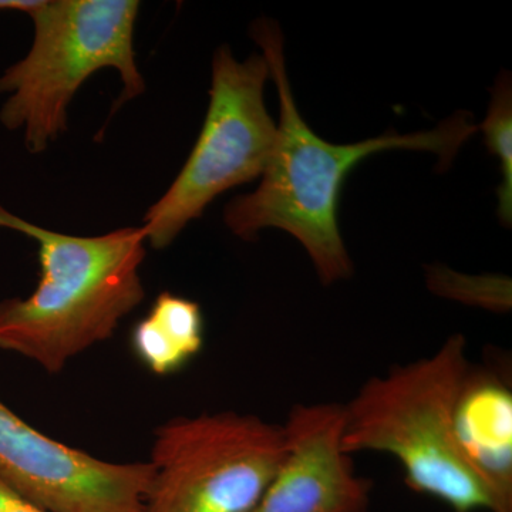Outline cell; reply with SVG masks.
<instances>
[{"label":"cell","mask_w":512,"mask_h":512,"mask_svg":"<svg viewBox=\"0 0 512 512\" xmlns=\"http://www.w3.org/2000/svg\"><path fill=\"white\" fill-rule=\"evenodd\" d=\"M204 346V316L191 299L163 292L131 333V349L157 376L180 372Z\"/></svg>","instance_id":"obj_10"},{"label":"cell","mask_w":512,"mask_h":512,"mask_svg":"<svg viewBox=\"0 0 512 512\" xmlns=\"http://www.w3.org/2000/svg\"><path fill=\"white\" fill-rule=\"evenodd\" d=\"M269 77L264 56L238 62L227 46L217 50L200 137L173 185L141 225L153 248H167L222 192L265 173L278 134L264 100Z\"/></svg>","instance_id":"obj_6"},{"label":"cell","mask_w":512,"mask_h":512,"mask_svg":"<svg viewBox=\"0 0 512 512\" xmlns=\"http://www.w3.org/2000/svg\"><path fill=\"white\" fill-rule=\"evenodd\" d=\"M470 369L466 338L453 335L433 355L367 380L343 404V451L389 454L413 491L453 512H498L454 433L458 397Z\"/></svg>","instance_id":"obj_3"},{"label":"cell","mask_w":512,"mask_h":512,"mask_svg":"<svg viewBox=\"0 0 512 512\" xmlns=\"http://www.w3.org/2000/svg\"><path fill=\"white\" fill-rule=\"evenodd\" d=\"M136 0H50L30 15L35 37L25 59L0 76V110L8 130H23L30 153L45 151L66 130L67 107L83 83L101 69L119 72V104L143 94L134 53Z\"/></svg>","instance_id":"obj_4"},{"label":"cell","mask_w":512,"mask_h":512,"mask_svg":"<svg viewBox=\"0 0 512 512\" xmlns=\"http://www.w3.org/2000/svg\"><path fill=\"white\" fill-rule=\"evenodd\" d=\"M45 0H0V10H18L32 15L42 8Z\"/></svg>","instance_id":"obj_14"},{"label":"cell","mask_w":512,"mask_h":512,"mask_svg":"<svg viewBox=\"0 0 512 512\" xmlns=\"http://www.w3.org/2000/svg\"><path fill=\"white\" fill-rule=\"evenodd\" d=\"M485 144L500 160L503 183L497 190L498 217L510 227L512 222V90L511 77L501 74L493 89L490 109L481 124Z\"/></svg>","instance_id":"obj_11"},{"label":"cell","mask_w":512,"mask_h":512,"mask_svg":"<svg viewBox=\"0 0 512 512\" xmlns=\"http://www.w3.org/2000/svg\"><path fill=\"white\" fill-rule=\"evenodd\" d=\"M426 274L430 291L443 298L497 313L511 309L510 278L500 275H466L441 265L430 266Z\"/></svg>","instance_id":"obj_12"},{"label":"cell","mask_w":512,"mask_h":512,"mask_svg":"<svg viewBox=\"0 0 512 512\" xmlns=\"http://www.w3.org/2000/svg\"><path fill=\"white\" fill-rule=\"evenodd\" d=\"M0 228L39 247L40 281L28 298L0 302V350L26 357L47 373L106 342L143 302L144 229L74 237L37 227L0 205Z\"/></svg>","instance_id":"obj_2"},{"label":"cell","mask_w":512,"mask_h":512,"mask_svg":"<svg viewBox=\"0 0 512 512\" xmlns=\"http://www.w3.org/2000/svg\"><path fill=\"white\" fill-rule=\"evenodd\" d=\"M282 426L284 463L249 512H366L372 483L343 451V404H296Z\"/></svg>","instance_id":"obj_8"},{"label":"cell","mask_w":512,"mask_h":512,"mask_svg":"<svg viewBox=\"0 0 512 512\" xmlns=\"http://www.w3.org/2000/svg\"><path fill=\"white\" fill-rule=\"evenodd\" d=\"M464 460L493 494L498 512H512V393L493 372L470 369L454 414Z\"/></svg>","instance_id":"obj_9"},{"label":"cell","mask_w":512,"mask_h":512,"mask_svg":"<svg viewBox=\"0 0 512 512\" xmlns=\"http://www.w3.org/2000/svg\"><path fill=\"white\" fill-rule=\"evenodd\" d=\"M154 464L114 463L60 443L0 402V478L47 512H144Z\"/></svg>","instance_id":"obj_7"},{"label":"cell","mask_w":512,"mask_h":512,"mask_svg":"<svg viewBox=\"0 0 512 512\" xmlns=\"http://www.w3.org/2000/svg\"><path fill=\"white\" fill-rule=\"evenodd\" d=\"M251 33L278 90L281 120L261 184L251 194L229 202L225 224L244 239H254L264 228L284 229L311 256L320 281L335 284L353 274L338 220L340 191L350 171L365 158L389 150L430 151L439 157L441 167H448L478 127L458 113L430 131L404 136L386 133L346 146L329 143L316 136L299 114L278 25L261 19Z\"/></svg>","instance_id":"obj_1"},{"label":"cell","mask_w":512,"mask_h":512,"mask_svg":"<svg viewBox=\"0 0 512 512\" xmlns=\"http://www.w3.org/2000/svg\"><path fill=\"white\" fill-rule=\"evenodd\" d=\"M285 456L284 426L254 414L174 417L154 431L144 512H249Z\"/></svg>","instance_id":"obj_5"},{"label":"cell","mask_w":512,"mask_h":512,"mask_svg":"<svg viewBox=\"0 0 512 512\" xmlns=\"http://www.w3.org/2000/svg\"><path fill=\"white\" fill-rule=\"evenodd\" d=\"M0 512H47L16 493L0 478Z\"/></svg>","instance_id":"obj_13"}]
</instances>
